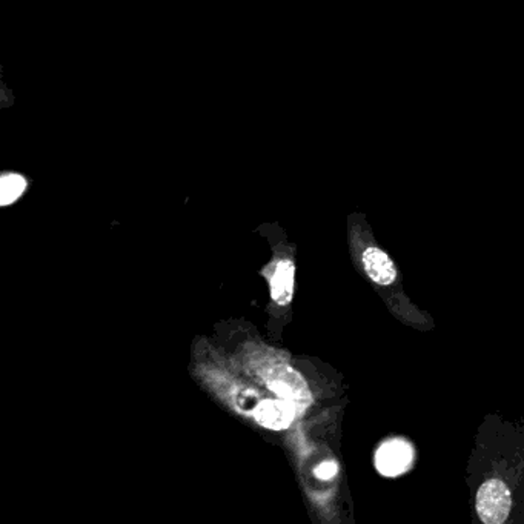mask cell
<instances>
[{"mask_svg":"<svg viewBox=\"0 0 524 524\" xmlns=\"http://www.w3.org/2000/svg\"><path fill=\"white\" fill-rule=\"evenodd\" d=\"M27 179L17 173H6L0 177V205H13L27 191Z\"/></svg>","mask_w":524,"mask_h":524,"instance_id":"obj_7","label":"cell"},{"mask_svg":"<svg viewBox=\"0 0 524 524\" xmlns=\"http://www.w3.org/2000/svg\"><path fill=\"white\" fill-rule=\"evenodd\" d=\"M512 509L508 485L498 478L485 481L477 494V512L485 524H503Z\"/></svg>","mask_w":524,"mask_h":524,"instance_id":"obj_1","label":"cell"},{"mask_svg":"<svg viewBox=\"0 0 524 524\" xmlns=\"http://www.w3.org/2000/svg\"><path fill=\"white\" fill-rule=\"evenodd\" d=\"M337 470H339V466L335 461H324L314 469V474L319 480L328 481L332 480L337 476Z\"/></svg>","mask_w":524,"mask_h":524,"instance_id":"obj_8","label":"cell"},{"mask_svg":"<svg viewBox=\"0 0 524 524\" xmlns=\"http://www.w3.org/2000/svg\"><path fill=\"white\" fill-rule=\"evenodd\" d=\"M268 384L271 391H274L280 399L291 401L292 405L298 406L300 409H305L311 403V395L306 384L300 379V375L291 369L285 374H279L274 379L270 380Z\"/></svg>","mask_w":524,"mask_h":524,"instance_id":"obj_5","label":"cell"},{"mask_svg":"<svg viewBox=\"0 0 524 524\" xmlns=\"http://www.w3.org/2000/svg\"><path fill=\"white\" fill-rule=\"evenodd\" d=\"M296 281V265L291 260L283 259L277 262L274 272L270 279L271 297L277 305L291 303Z\"/></svg>","mask_w":524,"mask_h":524,"instance_id":"obj_6","label":"cell"},{"mask_svg":"<svg viewBox=\"0 0 524 524\" xmlns=\"http://www.w3.org/2000/svg\"><path fill=\"white\" fill-rule=\"evenodd\" d=\"M296 406L291 401L263 400L254 409V418L262 426L272 429V431H283L291 426L296 418Z\"/></svg>","mask_w":524,"mask_h":524,"instance_id":"obj_3","label":"cell"},{"mask_svg":"<svg viewBox=\"0 0 524 524\" xmlns=\"http://www.w3.org/2000/svg\"><path fill=\"white\" fill-rule=\"evenodd\" d=\"M414 451L405 440L395 438L390 442H384L375 454V466L380 474L386 477H397L409 469Z\"/></svg>","mask_w":524,"mask_h":524,"instance_id":"obj_2","label":"cell"},{"mask_svg":"<svg viewBox=\"0 0 524 524\" xmlns=\"http://www.w3.org/2000/svg\"><path fill=\"white\" fill-rule=\"evenodd\" d=\"M363 268L369 279L380 287H390L397 279V268L390 255L375 246L366 248L362 254Z\"/></svg>","mask_w":524,"mask_h":524,"instance_id":"obj_4","label":"cell"}]
</instances>
